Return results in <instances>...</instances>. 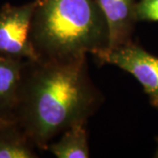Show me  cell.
Instances as JSON below:
<instances>
[{"label":"cell","mask_w":158,"mask_h":158,"mask_svg":"<svg viewBox=\"0 0 158 158\" xmlns=\"http://www.w3.org/2000/svg\"><path fill=\"white\" fill-rule=\"evenodd\" d=\"M28 60L0 56V117L13 120L24 69Z\"/></svg>","instance_id":"cell-6"},{"label":"cell","mask_w":158,"mask_h":158,"mask_svg":"<svg viewBox=\"0 0 158 158\" xmlns=\"http://www.w3.org/2000/svg\"><path fill=\"white\" fill-rule=\"evenodd\" d=\"M30 38L38 61H72L109 47L106 20L94 0H38Z\"/></svg>","instance_id":"cell-2"},{"label":"cell","mask_w":158,"mask_h":158,"mask_svg":"<svg viewBox=\"0 0 158 158\" xmlns=\"http://www.w3.org/2000/svg\"><path fill=\"white\" fill-rule=\"evenodd\" d=\"M106 20L109 32V47L113 48L127 44L137 19L135 15L136 0H94Z\"/></svg>","instance_id":"cell-5"},{"label":"cell","mask_w":158,"mask_h":158,"mask_svg":"<svg viewBox=\"0 0 158 158\" xmlns=\"http://www.w3.org/2000/svg\"><path fill=\"white\" fill-rule=\"evenodd\" d=\"M11 121H14V120H9V119H6V118H2V117H0V128L2 127H4V126H6V125L9 124L10 122Z\"/></svg>","instance_id":"cell-10"},{"label":"cell","mask_w":158,"mask_h":158,"mask_svg":"<svg viewBox=\"0 0 158 158\" xmlns=\"http://www.w3.org/2000/svg\"><path fill=\"white\" fill-rule=\"evenodd\" d=\"M156 143H157V146H156V151L154 153V157L158 158V136L156 138Z\"/></svg>","instance_id":"cell-11"},{"label":"cell","mask_w":158,"mask_h":158,"mask_svg":"<svg viewBox=\"0 0 158 158\" xmlns=\"http://www.w3.org/2000/svg\"><path fill=\"white\" fill-rule=\"evenodd\" d=\"M135 15L137 21L158 22V0H138Z\"/></svg>","instance_id":"cell-9"},{"label":"cell","mask_w":158,"mask_h":158,"mask_svg":"<svg viewBox=\"0 0 158 158\" xmlns=\"http://www.w3.org/2000/svg\"><path fill=\"white\" fill-rule=\"evenodd\" d=\"M86 123H77L63 132L57 142L48 146L49 150L57 158H88L90 149L87 139Z\"/></svg>","instance_id":"cell-7"},{"label":"cell","mask_w":158,"mask_h":158,"mask_svg":"<svg viewBox=\"0 0 158 158\" xmlns=\"http://www.w3.org/2000/svg\"><path fill=\"white\" fill-rule=\"evenodd\" d=\"M34 144L15 121L0 128V158H35Z\"/></svg>","instance_id":"cell-8"},{"label":"cell","mask_w":158,"mask_h":158,"mask_svg":"<svg viewBox=\"0 0 158 158\" xmlns=\"http://www.w3.org/2000/svg\"><path fill=\"white\" fill-rule=\"evenodd\" d=\"M38 0L22 6L6 3L0 9V56L38 61L30 38L32 19Z\"/></svg>","instance_id":"cell-4"},{"label":"cell","mask_w":158,"mask_h":158,"mask_svg":"<svg viewBox=\"0 0 158 158\" xmlns=\"http://www.w3.org/2000/svg\"><path fill=\"white\" fill-rule=\"evenodd\" d=\"M103 101L90 79L86 56L72 61H28L23 72L13 120L34 146L77 123H86Z\"/></svg>","instance_id":"cell-1"},{"label":"cell","mask_w":158,"mask_h":158,"mask_svg":"<svg viewBox=\"0 0 158 158\" xmlns=\"http://www.w3.org/2000/svg\"><path fill=\"white\" fill-rule=\"evenodd\" d=\"M99 64L117 66L131 74L143 87L153 107L158 109V57L131 41L92 55Z\"/></svg>","instance_id":"cell-3"}]
</instances>
